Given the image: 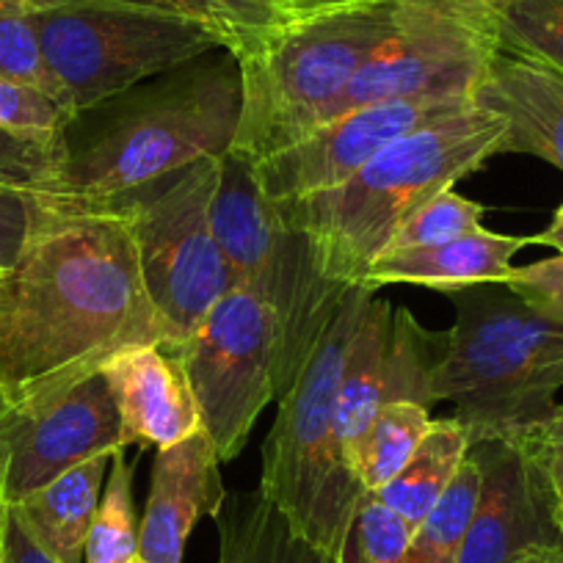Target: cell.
Wrapping results in <instances>:
<instances>
[{"mask_svg": "<svg viewBox=\"0 0 563 563\" xmlns=\"http://www.w3.org/2000/svg\"><path fill=\"white\" fill-rule=\"evenodd\" d=\"M12 282V316L0 334L3 404L56 398L133 345H166L119 208L51 197Z\"/></svg>", "mask_w": 563, "mask_h": 563, "instance_id": "cell-1", "label": "cell"}, {"mask_svg": "<svg viewBox=\"0 0 563 563\" xmlns=\"http://www.w3.org/2000/svg\"><path fill=\"white\" fill-rule=\"evenodd\" d=\"M158 75L100 102L86 133H67V164L51 197L119 208L232 150L241 119V64L230 51Z\"/></svg>", "mask_w": 563, "mask_h": 563, "instance_id": "cell-2", "label": "cell"}, {"mask_svg": "<svg viewBox=\"0 0 563 563\" xmlns=\"http://www.w3.org/2000/svg\"><path fill=\"white\" fill-rule=\"evenodd\" d=\"M506 130L500 113L473 106L393 141L343 186L274 205L282 219L310 238L332 279L362 285L398 227L426 199L456 188L503 155Z\"/></svg>", "mask_w": 563, "mask_h": 563, "instance_id": "cell-3", "label": "cell"}, {"mask_svg": "<svg viewBox=\"0 0 563 563\" xmlns=\"http://www.w3.org/2000/svg\"><path fill=\"white\" fill-rule=\"evenodd\" d=\"M456 321L431 376V406L451 404L470 442H533L563 387V321L541 316L506 282L451 294Z\"/></svg>", "mask_w": 563, "mask_h": 563, "instance_id": "cell-4", "label": "cell"}, {"mask_svg": "<svg viewBox=\"0 0 563 563\" xmlns=\"http://www.w3.org/2000/svg\"><path fill=\"white\" fill-rule=\"evenodd\" d=\"M376 290L356 285L321 349L301 371L263 445L260 492L290 528L334 563L349 561L356 514L367 489L345 462L338 434V387L349 343Z\"/></svg>", "mask_w": 563, "mask_h": 563, "instance_id": "cell-5", "label": "cell"}, {"mask_svg": "<svg viewBox=\"0 0 563 563\" xmlns=\"http://www.w3.org/2000/svg\"><path fill=\"white\" fill-rule=\"evenodd\" d=\"M213 230L235 288L257 296L274 316L276 400L294 389L356 285L321 268L305 232L282 219L254 183L246 161L221 155Z\"/></svg>", "mask_w": 563, "mask_h": 563, "instance_id": "cell-6", "label": "cell"}, {"mask_svg": "<svg viewBox=\"0 0 563 563\" xmlns=\"http://www.w3.org/2000/svg\"><path fill=\"white\" fill-rule=\"evenodd\" d=\"M398 0H365L282 31L241 64V119L230 155L254 164L288 150L327 113L367 58L393 36Z\"/></svg>", "mask_w": 563, "mask_h": 563, "instance_id": "cell-7", "label": "cell"}, {"mask_svg": "<svg viewBox=\"0 0 563 563\" xmlns=\"http://www.w3.org/2000/svg\"><path fill=\"white\" fill-rule=\"evenodd\" d=\"M31 18L73 117L224 47L199 20L135 0H80Z\"/></svg>", "mask_w": 563, "mask_h": 563, "instance_id": "cell-8", "label": "cell"}, {"mask_svg": "<svg viewBox=\"0 0 563 563\" xmlns=\"http://www.w3.org/2000/svg\"><path fill=\"white\" fill-rule=\"evenodd\" d=\"M219 177L221 155L119 205L130 221L144 288L166 329V349L186 343L235 288L213 230Z\"/></svg>", "mask_w": 563, "mask_h": 563, "instance_id": "cell-9", "label": "cell"}, {"mask_svg": "<svg viewBox=\"0 0 563 563\" xmlns=\"http://www.w3.org/2000/svg\"><path fill=\"white\" fill-rule=\"evenodd\" d=\"M169 351L186 371L219 462H235L257 417L276 400L274 316L257 296L232 288L197 332Z\"/></svg>", "mask_w": 563, "mask_h": 563, "instance_id": "cell-10", "label": "cell"}, {"mask_svg": "<svg viewBox=\"0 0 563 563\" xmlns=\"http://www.w3.org/2000/svg\"><path fill=\"white\" fill-rule=\"evenodd\" d=\"M495 53L489 31L398 0L393 36L351 78L327 122L387 100H473Z\"/></svg>", "mask_w": 563, "mask_h": 563, "instance_id": "cell-11", "label": "cell"}, {"mask_svg": "<svg viewBox=\"0 0 563 563\" xmlns=\"http://www.w3.org/2000/svg\"><path fill=\"white\" fill-rule=\"evenodd\" d=\"M119 451H128V445L119 409L102 373L40 404L9 406L0 400L7 506L25 500L89 459L113 456Z\"/></svg>", "mask_w": 563, "mask_h": 563, "instance_id": "cell-12", "label": "cell"}, {"mask_svg": "<svg viewBox=\"0 0 563 563\" xmlns=\"http://www.w3.org/2000/svg\"><path fill=\"white\" fill-rule=\"evenodd\" d=\"M473 106V100H387L354 108L288 150L249 164V172L271 202L312 197L343 186L367 161L411 130L456 117Z\"/></svg>", "mask_w": 563, "mask_h": 563, "instance_id": "cell-13", "label": "cell"}, {"mask_svg": "<svg viewBox=\"0 0 563 563\" xmlns=\"http://www.w3.org/2000/svg\"><path fill=\"white\" fill-rule=\"evenodd\" d=\"M484 473L478 511L456 563H519L536 552L563 550L550 486L533 448L486 440L470 448Z\"/></svg>", "mask_w": 563, "mask_h": 563, "instance_id": "cell-14", "label": "cell"}, {"mask_svg": "<svg viewBox=\"0 0 563 563\" xmlns=\"http://www.w3.org/2000/svg\"><path fill=\"white\" fill-rule=\"evenodd\" d=\"M224 500L221 462L208 431L161 448L139 522V561L183 563L191 530L199 519L216 517Z\"/></svg>", "mask_w": 563, "mask_h": 563, "instance_id": "cell-15", "label": "cell"}, {"mask_svg": "<svg viewBox=\"0 0 563 563\" xmlns=\"http://www.w3.org/2000/svg\"><path fill=\"white\" fill-rule=\"evenodd\" d=\"M122 420L124 445L169 448L202 431L197 398L175 351L133 345L102 367Z\"/></svg>", "mask_w": 563, "mask_h": 563, "instance_id": "cell-16", "label": "cell"}, {"mask_svg": "<svg viewBox=\"0 0 563 563\" xmlns=\"http://www.w3.org/2000/svg\"><path fill=\"white\" fill-rule=\"evenodd\" d=\"M473 102L506 119V150L547 161L563 172V73L497 51Z\"/></svg>", "mask_w": 563, "mask_h": 563, "instance_id": "cell-17", "label": "cell"}, {"mask_svg": "<svg viewBox=\"0 0 563 563\" xmlns=\"http://www.w3.org/2000/svg\"><path fill=\"white\" fill-rule=\"evenodd\" d=\"M525 246H533L530 238L478 230L440 246L395 249L384 252L367 268L362 288L378 290L384 285H417L451 296L459 290L478 288L486 282H506L514 268V254Z\"/></svg>", "mask_w": 563, "mask_h": 563, "instance_id": "cell-18", "label": "cell"}, {"mask_svg": "<svg viewBox=\"0 0 563 563\" xmlns=\"http://www.w3.org/2000/svg\"><path fill=\"white\" fill-rule=\"evenodd\" d=\"M389 338H393V301L373 296L354 329L338 387L340 445L356 478L362 475L373 422L387 404Z\"/></svg>", "mask_w": 563, "mask_h": 563, "instance_id": "cell-19", "label": "cell"}, {"mask_svg": "<svg viewBox=\"0 0 563 563\" xmlns=\"http://www.w3.org/2000/svg\"><path fill=\"white\" fill-rule=\"evenodd\" d=\"M108 462L111 456L89 459L12 506L31 536L58 563H84L86 539L100 508Z\"/></svg>", "mask_w": 563, "mask_h": 563, "instance_id": "cell-20", "label": "cell"}, {"mask_svg": "<svg viewBox=\"0 0 563 563\" xmlns=\"http://www.w3.org/2000/svg\"><path fill=\"white\" fill-rule=\"evenodd\" d=\"M213 519L219 563H334L301 539L260 489L227 495Z\"/></svg>", "mask_w": 563, "mask_h": 563, "instance_id": "cell-21", "label": "cell"}, {"mask_svg": "<svg viewBox=\"0 0 563 563\" xmlns=\"http://www.w3.org/2000/svg\"><path fill=\"white\" fill-rule=\"evenodd\" d=\"M470 448H473V442H470L467 429L456 417L434 420L415 456L406 462V467L389 484L373 492V497L393 508L411 528H417L431 511V506L440 500L442 492L448 489L453 475L459 473Z\"/></svg>", "mask_w": 563, "mask_h": 563, "instance_id": "cell-22", "label": "cell"}, {"mask_svg": "<svg viewBox=\"0 0 563 563\" xmlns=\"http://www.w3.org/2000/svg\"><path fill=\"white\" fill-rule=\"evenodd\" d=\"M188 14L208 25L221 45L243 62L263 53L282 31L294 25L282 0H135Z\"/></svg>", "mask_w": 563, "mask_h": 563, "instance_id": "cell-23", "label": "cell"}, {"mask_svg": "<svg viewBox=\"0 0 563 563\" xmlns=\"http://www.w3.org/2000/svg\"><path fill=\"white\" fill-rule=\"evenodd\" d=\"M481 486H484L481 464L475 462L473 453H467V459L462 462L459 473L453 475L448 489L440 495V500L431 506L426 519L415 528L409 563L456 561L464 536H467L475 511H478Z\"/></svg>", "mask_w": 563, "mask_h": 563, "instance_id": "cell-24", "label": "cell"}, {"mask_svg": "<svg viewBox=\"0 0 563 563\" xmlns=\"http://www.w3.org/2000/svg\"><path fill=\"white\" fill-rule=\"evenodd\" d=\"M431 409L415 400H387L373 422L367 437L365 462H362V486L367 495L382 489L406 467L420 442L429 434Z\"/></svg>", "mask_w": 563, "mask_h": 563, "instance_id": "cell-25", "label": "cell"}, {"mask_svg": "<svg viewBox=\"0 0 563 563\" xmlns=\"http://www.w3.org/2000/svg\"><path fill=\"white\" fill-rule=\"evenodd\" d=\"M139 561V519L133 506V464L124 451L111 456L106 492L86 539L84 563H135Z\"/></svg>", "mask_w": 563, "mask_h": 563, "instance_id": "cell-26", "label": "cell"}, {"mask_svg": "<svg viewBox=\"0 0 563 563\" xmlns=\"http://www.w3.org/2000/svg\"><path fill=\"white\" fill-rule=\"evenodd\" d=\"M497 51L563 73V0H506L497 14Z\"/></svg>", "mask_w": 563, "mask_h": 563, "instance_id": "cell-27", "label": "cell"}, {"mask_svg": "<svg viewBox=\"0 0 563 563\" xmlns=\"http://www.w3.org/2000/svg\"><path fill=\"white\" fill-rule=\"evenodd\" d=\"M67 164V133L25 135L0 128V186L53 194Z\"/></svg>", "mask_w": 563, "mask_h": 563, "instance_id": "cell-28", "label": "cell"}, {"mask_svg": "<svg viewBox=\"0 0 563 563\" xmlns=\"http://www.w3.org/2000/svg\"><path fill=\"white\" fill-rule=\"evenodd\" d=\"M484 230V205L462 197L456 188H445L437 197L426 199L389 241L387 252L395 249H426L456 241L470 232Z\"/></svg>", "mask_w": 563, "mask_h": 563, "instance_id": "cell-29", "label": "cell"}, {"mask_svg": "<svg viewBox=\"0 0 563 563\" xmlns=\"http://www.w3.org/2000/svg\"><path fill=\"white\" fill-rule=\"evenodd\" d=\"M0 75L34 86V89L56 97L64 106L62 89H58L45 62V53H42L34 18L9 0H0Z\"/></svg>", "mask_w": 563, "mask_h": 563, "instance_id": "cell-30", "label": "cell"}, {"mask_svg": "<svg viewBox=\"0 0 563 563\" xmlns=\"http://www.w3.org/2000/svg\"><path fill=\"white\" fill-rule=\"evenodd\" d=\"M73 113L45 91L0 75V128L25 135H64Z\"/></svg>", "mask_w": 563, "mask_h": 563, "instance_id": "cell-31", "label": "cell"}, {"mask_svg": "<svg viewBox=\"0 0 563 563\" xmlns=\"http://www.w3.org/2000/svg\"><path fill=\"white\" fill-rule=\"evenodd\" d=\"M354 536V563H409L415 528L373 495L362 503L360 514H356Z\"/></svg>", "mask_w": 563, "mask_h": 563, "instance_id": "cell-32", "label": "cell"}, {"mask_svg": "<svg viewBox=\"0 0 563 563\" xmlns=\"http://www.w3.org/2000/svg\"><path fill=\"white\" fill-rule=\"evenodd\" d=\"M47 202V194L0 186V265L12 274L45 219Z\"/></svg>", "mask_w": 563, "mask_h": 563, "instance_id": "cell-33", "label": "cell"}, {"mask_svg": "<svg viewBox=\"0 0 563 563\" xmlns=\"http://www.w3.org/2000/svg\"><path fill=\"white\" fill-rule=\"evenodd\" d=\"M506 285L541 316L563 321V254L511 268Z\"/></svg>", "mask_w": 563, "mask_h": 563, "instance_id": "cell-34", "label": "cell"}, {"mask_svg": "<svg viewBox=\"0 0 563 563\" xmlns=\"http://www.w3.org/2000/svg\"><path fill=\"white\" fill-rule=\"evenodd\" d=\"M404 3H415V7L431 9L445 18L467 23L473 29L489 31L497 36V14H500L506 0H404Z\"/></svg>", "mask_w": 563, "mask_h": 563, "instance_id": "cell-35", "label": "cell"}, {"mask_svg": "<svg viewBox=\"0 0 563 563\" xmlns=\"http://www.w3.org/2000/svg\"><path fill=\"white\" fill-rule=\"evenodd\" d=\"M3 563H58L45 547L31 536L20 514L7 506V525H3Z\"/></svg>", "mask_w": 563, "mask_h": 563, "instance_id": "cell-36", "label": "cell"}, {"mask_svg": "<svg viewBox=\"0 0 563 563\" xmlns=\"http://www.w3.org/2000/svg\"><path fill=\"white\" fill-rule=\"evenodd\" d=\"M525 445L533 448L536 459H539L541 470H544L547 486H550L552 508H555L558 528L563 533V442H525Z\"/></svg>", "mask_w": 563, "mask_h": 563, "instance_id": "cell-37", "label": "cell"}, {"mask_svg": "<svg viewBox=\"0 0 563 563\" xmlns=\"http://www.w3.org/2000/svg\"><path fill=\"white\" fill-rule=\"evenodd\" d=\"M285 9H288L290 20L301 23V20L321 18V14L338 12V9L356 7V3H365V0H282Z\"/></svg>", "mask_w": 563, "mask_h": 563, "instance_id": "cell-38", "label": "cell"}, {"mask_svg": "<svg viewBox=\"0 0 563 563\" xmlns=\"http://www.w3.org/2000/svg\"><path fill=\"white\" fill-rule=\"evenodd\" d=\"M9 3H14V7H20L29 14H40V12H51V9H58V7H69V3H80V0H9Z\"/></svg>", "mask_w": 563, "mask_h": 563, "instance_id": "cell-39", "label": "cell"}, {"mask_svg": "<svg viewBox=\"0 0 563 563\" xmlns=\"http://www.w3.org/2000/svg\"><path fill=\"white\" fill-rule=\"evenodd\" d=\"M530 243H536V246H552L558 254H563V227L550 224L539 235H530Z\"/></svg>", "mask_w": 563, "mask_h": 563, "instance_id": "cell-40", "label": "cell"}, {"mask_svg": "<svg viewBox=\"0 0 563 563\" xmlns=\"http://www.w3.org/2000/svg\"><path fill=\"white\" fill-rule=\"evenodd\" d=\"M12 305H14V282H7V285H0V334H3V329H7L9 323V316H12Z\"/></svg>", "mask_w": 563, "mask_h": 563, "instance_id": "cell-41", "label": "cell"}, {"mask_svg": "<svg viewBox=\"0 0 563 563\" xmlns=\"http://www.w3.org/2000/svg\"><path fill=\"white\" fill-rule=\"evenodd\" d=\"M536 440L541 442H563V406H558L555 417H552L550 422H547V429L541 431Z\"/></svg>", "mask_w": 563, "mask_h": 563, "instance_id": "cell-42", "label": "cell"}, {"mask_svg": "<svg viewBox=\"0 0 563 563\" xmlns=\"http://www.w3.org/2000/svg\"><path fill=\"white\" fill-rule=\"evenodd\" d=\"M519 563H563V550H547V552H536V555L525 558Z\"/></svg>", "mask_w": 563, "mask_h": 563, "instance_id": "cell-43", "label": "cell"}, {"mask_svg": "<svg viewBox=\"0 0 563 563\" xmlns=\"http://www.w3.org/2000/svg\"><path fill=\"white\" fill-rule=\"evenodd\" d=\"M3 525H7V503H0V563H3Z\"/></svg>", "mask_w": 563, "mask_h": 563, "instance_id": "cell-44", "label": "cell"}, {"mask_svg": "<svg viewBox=\"0 0 563 563\" xmlns=\"http://www.w3.org/2000/svg\"><path fill=\"white\" fill-rule=\"evenodd\" d=\"M12 271H7L3 265H0V285H7V282H12Z\"/></svg>", "mask_w": 563, "mask_h": 563, "instance_id": "cell-45", "label": "cell"}, {"mask_svg": "<svg viewBox=\"0 0 563 563\" xmlns=\"http://www.w3.org/2000/svg\"><path fill=\"white\" fill-rule=\"evenodd\" d=\"M552 224H555V227H563V205H561V208L555 210V219H552Z\"/></svg>", "mask_w": 563, "mask_h": 563, "instance_id": "cell-46", "label": "cell"}, {"mask_svg": "<svg viewBox=\"0 0 563 563\" xmlns=\"http://www.w3.org/2000/svg\"><path fill=\"white\" fill-rule=\"evenodd\" d=\"M437 563H456V561H437Z\"/></svg>", "mask_w": 563, "mask_h": 563, "instance_id": "cell-47", "label": "cell"}, {"mask_svg": "<svg viewBox=\"0 0 563 563\" xmlns=\"http://www.w3.org/2000/svg\"><path fill=\"white\" fill-rule=\"evenodd\" d=\"M135 563H144V561H135Z\"/></svg>", "mask_w": 563, "mask_h": 563, "instance_id": "cell-48", "label": "cell"}, {"mask_svg": "<svg viewBox=\"0 0 563 563\" xmlns=\"http://www.w3.org/2000/svg\"><path fill=\"white\" fill-rule=\"evenodd\" d=\"M0 393H3V389H0Z\"/></svg>", "mask_w": 563, "mask_h": 563, "instance_id": "cell-49", "label": "cell"}]
</instances>
